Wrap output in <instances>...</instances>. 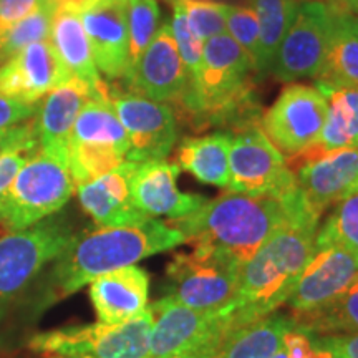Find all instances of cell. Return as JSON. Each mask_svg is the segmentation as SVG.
<instances>
[{"label":"cell","instance_id":"cell-1","mask_svg":"<svg viewBox=\"0 0 358 358\" xmlns=\"http://www.w3.org/2000/svg\"><path fill=\"white\" fill-rule=\"evenodd\" d=\"M182 244H186L185 236L159 219H148L136 226L98 227L75 234L30 289L34 290L29 301L32 315H40L96 277L116 268L136 266L143 259Z\"/></svg>","mask_w":358,"mask_h":358},{"label":"cell","instance_id":"cell-2","mask_svg":"<svg viewBox=\"0 0 358 358\" xmlns=\"http://www.w3.org/2000/svg\"><path fill=\"white\" fill-rule=\"evenodd\" d=\"M320 216L307 204L267 237L243 266L232 302L226 307L231 332L274 313L287 302L312 256Z\"/></svg>","mask_w":358,"mask_h":358},{"label":"cell","instance_id":"cell-3","mask_svg":"<svg viewBox=\"0 0 358 358\" xmlns=\"http://www.w3.org/2000/svg\"><path fill=\"white\" fill-rule=\"evenodd\" d=\"M303 204L297 186L280 199L227 192L168 224L185 236L186 244L214 245L244 266L267 237Z\"/></svg>","mask_w":358,"mask_h":358},{"label":"cell","instance_id":"cell-4","mask_svg":"<svg viewBox=\"0 0 358 358\" xmlns=\"http://www.w3.org/2000/svg\"><path fill=\"white\" fill-rule=\"evenodd\" d=\"M73 192L69 151L38 148L0 194V227L6 232L29 229L60 211Z\"/></svg>","mask_w":358,"mask_h":358},{"label":"cell","instance_id":"cell-5","mask_svg":"<svg viewBox=\"0 0 358 358\" xmlns=\"http://www.w3.org/2000/svg\"><path fill=\"white\" fill-rule=\"evenodd\" d=\"M75 236L64 217H48L29 229L0 237V322Z\"/></svg>","mask_w":358,"mask_h":358},{"label":"cell","instance_id":"cell-6","mask_svg":"<svg viewBox=\"0 0 358 358\" xmlns=\"http://www.w3.org/2000/svg\"><path fill=\"white\" fill-rule=\"evenodd\" d=\"M150 307L122 324L71 325L38 332L30 337L29 348L45 357L148 358L153 327Z\"/></svg>","mask_w":358,"mask_h":358},{"label":"cell","instance_id":"cell-7","mask_svg":"<svg viewBox=\"0 0 358 358\" xmlns=\"http://www.w3.org/2000/svg\"><path fill=\"white\" fill-rule=\"evenodd\" d=\"M243 264L209 244L192 245L191 252H176L168 264V294L196 310H222L234 299Z\"/></svg>","mask_w":358,"mask_h":358},{"label":"cell","instance_id":"cell-8","mask_svg":"<svg viewBox=\"0 0 358 358\" xmlns=\"http://www.w3.org/2000/svg\"><path fill=\"white\" fill-rule=\"evenodd\" d=\"M297 186L287 158L262 131L261 124L237 129L229 153V192L280 199Z\"/></svg>","mask_w":358,"mask_h":358},{"label":"cell","instance_id":"cell-9","mask_svg":"<svg viewBox=\"0 0 358 358\" xmlns=\"http://www.w3.org/2000/svg\"><path fill=\"white\" fill-rule=\"evenodd\" d=\"M327 110V98L315 85L290 83L264 113L261 128L282 155L295 158L317 145Z\"/></svg>","mask_w":358,"mask_h":358},{"label":"cell","instance_id":"cell-10","mask_svg":"<svg viewBox=\"0 0 358 358\" xmlns=\"http://www.w3.org/2000/svg\"><path fill=\"white\" fill-rule=\"evenodd\" d=\"M358 279V254L337 244H313L285 306L292 317L320 310L342 295Z\"/></svg>","mask_w":358,"mask_h":358},{"label":"cell","instance_id":"cell-11","mask_svg":"<svg viewBox=\"0 0 358 358\" xmlns=\"http://www.w3.org/2000/svg\"><path fill=\"white\" fill-rule=\"evenodd\" d=\"M334 13L320 0L301 2L295 20L282 40L272 71L280 82L315 77L324 62Z\"/></svg>","mask_w":358,"mask_h":358},{"label":"cell","instance_id":"cell-12","mask_svg":"<svg viewBox=\"0 0 358 358\" xmlns=\"http://www.w3.org/2000/svg\"><path fill=\"white\" fill-rule=\"evenodd\" d=\"M110 100L128 134L127 161L166 159L178 140L176 116L171 106L134 93L113 95L111 92Z\"/></svg>","mask_w":358,"mask_h":358},{"label":"cell","instance_id":"cell-13","mask_svg":"<svg viewBox=\"0 0 358 358\" xmlns=\"http://www.w3.org/2000/svg\"><path fill=\"white\" fill-rule=\"evenodd\" d=\"M303 201L322 217L327 209L358 192V150L287 159Z\"/></svg>","mask_w":358,"mask_h":358},{"label":"cell","instance_id":"cell-14","mask_svg":"<svg viewBox=\"0 0 358 358\" xmlns=\"http://www.w3.org/2000/svg\"><path fill=\"white\" fill-rule=\"evenodd\" d=\"M153 327L148 358H168L203 342L211 335L229 330V315L222 310H196L174 301L169 295L150 306Z\"/></svg>","mask_w":358,"mask_h":358},{"label":"cell","instance_id":"cell-15","mask_svg":"<svg viewBox=\"0 0 358 358\" xmlns=\"http://www.w3.org/2000/svg\"><path fill=\"white\" fill-rule=\"evenodd\" d=\"M134 95L153 101H178L187 87V71L179 57L169 20L159 25L158 32L143 52L140 60L124 75Z\"/></svg>","mask_w":358,"mask_h":358},{"label":"cell","instance_id":"cell-16","mask_svg":"<svg viewBox=\"0 0 358 358\" xmlns=\"http://www.w3.org/2000/svg\"><path fill=\"white\" fill-rule=\"evenodd\" d=\"M179 166L166 159L136 163L131 176V198L150 219H181L194 213L206 201L204 196L182 192L178 186Z\"/></svg>","mask_w":358,"mask_h":358},{"label":"cell","instance_id":"cell-17","mask_svg":"<svg viewBox=\"0 0 358 358\" xmlns=\"http://www.w3.org/2000/svg\"><path fill=\"white\" fill-rule=\"evenodd\" d=\"M70 77L50 42L40 40L0 66V93L27 105H37L48 92Z\"/></svg>","mask_w":358,"mask_h":358},{"label":"cell","instance_id":"cell-18","mask_svg":"<svg viewBox=\"0 0 358 358\" xmlns=\"http://www.w3.org/2000/svg\"><path fill=\"white\" fill-rule=\"evenodd\" d=\"M98 71L116 80L127 75L128 0H96L80 13Z\"/></svg>","mask_w":358,"mask_h":358},{"label":"cell","instance_id":"cell-19","mask_svg":"<svg viewBox=\"0 0 358 358\" xmlns=\"http://www.w3.org/2000/svg\"><path fill=\"white\" fill-rule=\"evenodd\" d=\"M136 163L124 161L105 176L77 186L83 211L100 227L136 226L148 221L131 198V176Z\"/></svg>","mask_w":358,"mask_h":358},{"label":"cell","instance_id":"cell-20","mask_svg":"<svg viewBox=\"0 0 358 358\" xmlns=\"http://www.w3.org/2000/svg\"><path fill=\"white\" fill-rule=\"evenodd\" d=\"M88 285L90 301L101 324H122L148 308L150 275L138 266L116 268Z\"/></svg>","mask_w":358,"mask_h":358},{"label":"cell","instance_id":"cell-21","mask_svg":"<svg viewBox=\"0 0 358 358\" xmlns=\"http://www.w3.org/2000/svg\"><path fill=\"white\" fill-rule=\"evenodd\" d=\"M95 96H103L82 78L70 77L43 96L37 108V131L42 150L69 151V138L83 106ZM110 98V96H105Z\"/></svg>","mask_w":358,"mask_h":358},{"label":"cell","instance_id":"cell-22","mask_svg":"<svg viewBox=\"0 0 358 358\" xmlns=\"http://www.w3.org/2000/svg\"><path fill=\"white\" fill-rule=\"evenodd\" d=\"M48 42L55 50L58 60L71 77L82 78L95 87L103 96H111L108 85L103 82L93 58L92 45L85 32L80 13L71 10L55 12L50 27Z\"/></svg>","mask_w":358,"mask_h":358},{"label":"cell","instance_id":"cell-23","mask_svg":"<svg viewBox=\"0 0 358 358\" xmlns=\"http://www.w3.org/2000/svg\"><path fill=\"white\" fill-rule=\"evenodd\" d=\"M315 87L327 98V120L317 145L295 158L317 156L348 148L358 150V88L322 83H315Z\"/></svg>","mask_w":358,"mask_h":358},{"label":"cell","instance_id":"cell-24","mask_svg":"<svg viewBox=\"0 0 358 358\" xmlns=\"http://www.w3.org/2000/svg\"><path fill=\"white\" fill-rule=\"evenodd\" d=\"M69 145H82L96 150L115 151L127 158L129 140L110 98H92L75 120Z\"/></svg>","mask_w":358,"mask_h":358},{"label":"cell","instance_id":"cell-25","mask_svg":"<svg viewBox=\"0 0 358 358\" xmlns=\"http://www.w3.org/2000/svg\"><path fill=\"white\" fill-rule=\"evenodd\" d=\"M232 133L186 138L178 148V166L204 185L227 187Z\"/></svg>","mask_w":358,"mask_h":358},{"label":"cell","instance_id":"cell-26","mask_svg":"<svg viewBox=\"0 0 358 358\" xmlns=\"http://www.w3.org/2000/svg\"><path fill=\"white\" fill-rule=\"evenodd\" d=\"M313 82L358 88V32L350 15H335L329 45Z\"/></svg>","mask_w":358,"mask_h":358},{"label":"cell","instance_id":"cell-27","mask_svg":"<svg viewBox=\"0 0 358 358\" xmlns=\"http://www.w3.org/2000/svg\"><path fill=\"white\" fill-rule=\"evenodd\" d=\"M294 327L292 317L271 313L231 332L217 358H272L282 347L285 334Z\"/></svg>","mask_w":358,"mask_h":358},{"label":"cell","instance_id":"cell-28","mask_svg":"<svg viewBox=\"0 0 358 358\" xmlns=\"http://www.w3.org/2000/svg\"><path fill=\"white\" fill-rule=\"evenodd\" d=\"M301 0H254L252 8L259 19V43L254 71L272 69L282 40L295 20Z\"/></svg>","mask_w":358,"mask_h":358},{"label":"cell","instance_id":"cell-29","mask_svg":"<svg viewBox=\"0 0 358 358\" xmlns=\"http://www.w3.org/2000/svg\"><path fill=\"white\" fill-rule=\"evenodd\" d=\"M292 319L299 329L315 335L358 334V279L329 306Z\"/></svg>","mask_w":358,"mask_h":358},{"label":"cell","instance_id":"cell-30","mask_svg":"<svg viewBox=\"0 0 358 358\" xmlns=\"http://www.w3.org/2000/svg\"><path fill=\"white\" fill-rule=\"evenodd\" d=\"M53 15H55V10L45 0L34 12L3 30L0 34V66L24 50L25 47H29L30 43L48 40Z\"/></svg>","mask_w":358,"mask_h":358},{"label":"cell","instance_id":"cell-31","mask_svg":"<svg viewBox=\"0 0 358 358\" xmlns=\"http://www.w3.org/2000/svg\"><path fill=\"white\" fill-rule=\"evenodd\" d=\"M315 244H337L358 254V192L334 206L319 226Z\"/></svg>","mask_w":358,"mask_h":358},{"label":"cell","instance_id":"cell-32","mask_svg":"<svg viewBox=\"0 0 358 358\" xmlns=\"http://www.w3.org/2000/svg\"><path fill=\"white\" fill-rule=\"evenodd\" d=\"M158 29L159 6L156 0H128V70L140 60Z\"/></svg>","mask_w":358,"mask_h":358},{"label":"cell","instance_id":"cell-33","mask_svg":"<svg viewBox=\"0 0 358 358\" xmlns=\"http://www.w3.org/2000/svg\"><path fill=\"white\" fill-rule=\"evenodd\" d=\"M179 7L185 12L192 32L199 40L216 37L226 34L227 3L214 2V0H176Z\"/></svg>","mask_w":358,"mask_h":358},{"label":"cell","instance_id":"cell-34","mask_svg":"<svg viewBox=\"0 0 358 358\" xmlns=\"http://www.w3.org/2000/svg\"><path fill=\"white\" fill-rule=\"evenodd\" d=\"M171 32L176 42L179 57H181L185 69L187 71V82L196 78L203 62V50L204 42L198 38V35L192 32L189 22H187L185 12L179 7L176 0H173V17L169 20Z\"/></svg>","mask_w":358,"mask_h":358},{"label":"cell","instance_id":"cell-35","mask_svg":"<svg viewBox=\"0 0 358 358\" xmlns=\"http://www.w3.org/2000/svg\"><path fill=\"white\" fill-rule=\"evenodd\" d=\"M226 32L234 38L239 47L244 48L252 60V66L256 64L257 43H259V19L252 7L229 6L226 17Z\"/></svg>","mask_w":358,"mask_h":358},{"label":"cell","instance_id":"cell-36","mask_svg":"<svg viewBox=\"0 0 358 358\" xmlns=\"http://www.w3.org/2000/svg\"><path fill=\"white\" fill-rule=\"evenodd\" d=\"M38 148L40 143L35 118L15 124V127L0 129V158L12 153L32 155Z\"/></svg>","mask_w":358,"mask_h":358},{"label":"cell","instance_id":"cell-37","mask_svg":"<svg viewBox=\"0 0 358 358\" xmlns=\"http://www.w3.org/2000/svg\"><path fill=\"white\" fill-rule=\"evenodd\" d=\"M37 105H27L24 101L0 93V129L29 122L37 115Z\"/></svg>","mask_w":358,"mask_h":358},{"label":"cell","instance_id":"cell-38","mask_svg":"<svg viewBox=\"0 0 358 358\" xmlns=\"http://www.w3.org/2000/svg\"><path fill=\"white\" fill-rule=\"evenodd\" d=\"M45 0H0V34L42 6Z\"/></svg>","mask_w":358,"mask_h":358},{"label":"cell","instance_id":"cell-39","mask_svg":"<svg viewBox=\"0 0 358 358\" xmlns=\"http://www.w3.org/2000/svg\"><path fill=\"white\" fill-rule=\"evenodd\" d=\"M320 345L332 358H358V334L353 335H317Z\"/></svg>","mask_w":358,"mask_h":358},{"label":"cell","instance_id":"cell-40","mask_svg":"<svg viewBox=\"0 0 358 358\" xmlns=\"http://www.w3.org/2000/svg\"><path fill=\"white\" fill-rule=\"evenodd\" d=\"M229 330H221V332L211 335V337L203 340V342L196 343V345L168 358H217L224 342L229 337Z\"/></svg>","mask_w":358,"mask_h":358},{"label":"cell","instance_id":"cell-41","mask_svg":"<svg viewBox=\"0 0 358 358\" xmlns=\"http://www.w3.org/2000/svg\"><path fill=\"white\" fill-rule=\"evenodd\" d=\"M25 155L12 153L0 158V194L6 191V187L10 185L12 179L19 173L22 164L25 163Z\"/></svg>","mask_w":358,"mask_h":358},{"label":"cell","instance_id":"cell-42","mask_svg":"<svg viewBox=\"0 0 358 358\" xmlns=\"http://www.w3.org/2000/svg\"><path fill=\"white\" fill-rule=\"evenodd\" d=\"M96 0H47V3L50 6L53 10H71L82 13L87 10L88 7H92Z\"/></svg>","mask_w":358,"mask_h":358},{"label":"cell","instance_id":"cell-43","mask_svg":"<svg viewBox=\"0 0 358 358\" xmlns=\"http://www.w3.org/2000/svg\"><path fill=\"white\" fill-rule=\"evenodd\" d=\"M329 10L335 15H357L358 0H324Z\"/></svg>","mask_w":358,"mask_h":358},{"label":"cell","instance_id":"cell-44","mask_svg":"<svg viewBox=\"0 0 358 358\" xmlns=\"http://www.w3.org/2000/svg\"><path fill=\"white\" fill-rule=\"evenodd\" d=\"M272 358H290V357L287 355V352H285V348H284V347H280L279 350L275 352V355L272 357Z\"/></svg>","mask_w":358,"mask_h":358},{"label":"cell","instance_id":"cell-45","mask_svg":"<svg viewBox=\"0 0 358 358\" xmlns=\"http://www.w3.org/2000/svg\"><path fill=\"white\" fill-rule=\"evenodd\" d=\"M350 17H352L353 27H355V29H357V32H358V13H357V15H350Z\"/></svg>","mask_w":358,"mask_h":358},{"label":"cell","instance_id":"cell-46","mask_svg":"<svg viewBox=\"0 0 358 358\" xmlns=\"http://www.w3.org/2000/svg\"><path fill=\"white\" fill-rule=\"evenodd\" d=\"M47 358H87V357H47Z\"/></svg>","mask_w":358,"mask_h":358},{"label":"cell","instance_id":"cell-47","mask_svg":"<svg viewBox=\"0 0 358 358\" xmlns=\"http://www.w3.org/2000/svg\"><path fill=\"white\" fill-rule=\"evenodd\" d=\"M301 2H306V0H301Z\"/></svg>","mask_w":358,"mask_h":358},{"label":"cell","instance_id":"cell-48","mask_svg":"<svg viewBox=\"0 0 358 358\" xmlns=\"http://www.w3.org/2000/svg\"><path fill=\"white\" fill-rule=\"evenodd\" d=\"M320 2H324V0H320Z\"/></svg>","mask_w":358,"mask_h":358}]
</instances>
